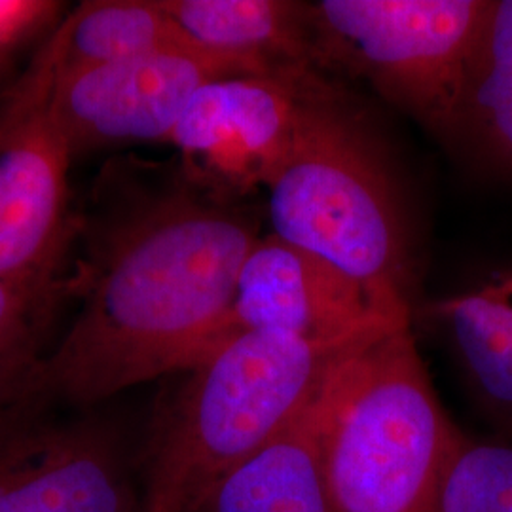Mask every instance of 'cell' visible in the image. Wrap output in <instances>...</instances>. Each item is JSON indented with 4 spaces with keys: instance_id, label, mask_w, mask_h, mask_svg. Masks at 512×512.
<instances>
[{
    "instance_id": "12",
    "label": "cell",
    "mask_w": 512,
    "mask_h": 512,
    "mask_svg": "<svg viewBox=\"0 0 512 512\" xmlns=\"http://www.w3.org/2000/svg\"><path fill=\"white\" fill-rule=\"evenodd\" d=\"M319 427L321 393L285 431L226 476L196 512H336L321 465Z\"/></svg>"
},
{
    "instance_id": "3",
    "label": "cell",
    "mask_w": 512,
    "mask_h": 512,
    "mask_svg": "<svg viewBox=\"0 0 512 512\" xmlns=\"http://www.w3.org/2000/svg\"><path fill=\"white\" fill-rule=\"evenodd\" d=\"M461 437L410 319L351 349L321 391V465L336 512H437Z\"/></svg>"
},
{
    "instance_id": "5",
    "label": "cell",
    "mask_w": 512,
    "mask_h": 512,
    "mask_svg": "<svg viewBox=\"0 0 512 512\" xmlns=\"http://www.w3.org/2000/svg\"><path fill=\"white\" fill-rule=\"evenodd\" d=\"M486 10L488 0L306 2L319 71L365 80L446 145Z\"/></svg>"
},
{
    "instance_id": "15",
    "label": "cell",
    "mask_w": 512,
    "mask_h": 512,
    "mask_svg": "<svg viewBox=\"0 0 512 512\" xmlns=\"http://www.w3.org/2000/svg\"><path fill=\"white\" fill-rule=\"evenodd\" d=\"M55 73H76L190 42L160 0H88L55 27Z\"/></svg>"
},
{
    "instance_id": "20",
    "label": "cell",
    "mask_w": 512,
    "mask_h": 512,
    "mask_svg": "<svg viewBox=\"0 0 512 512\" xmlns=\"http://www.w3.org/2000/svg\"><path fill=\"white\" fill-rule=\"evenodd\" d=\"M137 512H143V511H141V509H139V511H137Z\"/></svg>"
},
{
    "instance_id": "8",
    "label": "cell",
    "mask_w": 512,
    "mask_h": 512,
    "mask_svg": "<svg viewBox=\"0 0 512 512\" xmlns=\"http://www.w3.org/2000/svg\"><path fill=\"white\" fill-rule=\"evenodd\" d=\"M313 74L236 76L203 86L169 137L184 173L228 200L266 188L291 148Z\"/></svg>"
},
{
    "instance_id": "4",
    "label": "cell",
    "mask_w": 512,
    "mask_h": 512,
    "mask_svg": "<svg viewBox=\"0 0 512 512\" xmlns=\"http://www.w3.org/2000/svg\"><path fill=\"white\" fill-rule=\"evenodd\" d=\"M266 190L272 234L327 260L385 310L410 315V251L395 186L321 73L304 86L293 143Z\"/></svg>"
},
{
    "instance_id": "14",
    "label": "cell",
    "mask_w": 512,
    "mask_h": 512,
    "mask_svg": "<svg viewBox=\"0 0 512 512\" xmlns=\"http://www.w3.org/2000/svg\"><path fill=\"white\" fill-rule=\"evenodd\" d=\"M452 147L492 175L512 179V0H488Z\"/></svg>"
},
{
    "instance_id": "13",
    "label": "cell",
    "mask_w": 512,
    "mask_h": 512,
    "mask_svg": "<svg viewBox=\"0 0 512 512\" xmlns=\"http://www.w3.org/2000/svg\"><path fill=\"white\" fill-rule=\"evenodd\" d=\"M475 401L501 437H512V272L435 306Z\"/></svg>"
},
{
    "instance_id": "11",
    "label": "cell",
    "mask_w": 512,
    "mask_h": 512,
    "mask_svg": "<svg viewBox=\"0 0 512 512\" xmlns=\"http://www.w3.org/2000/svg\"><path fill=\"white\" fill-rule=\"evenodd\" d=\"M184 37L268 74L321 73L306 2L293 0H160Z\"/></svg>"
},
{
    "instance_id": "9",
    "label": "cell",
    "mask_w": 512,
    "mask_h": 512,
    "mask_svg": "<svg viewBox=\"0 0 512 512\" xmlns=\"http://www.w3.org/2000/svg\"><path fill=\"white\" fill-rule=\"evenodd\" d=\"M116 427L48 412L0 421V512H137Z\"/></svg>"
},
{
    "instance_id": "10",
    "label": "cell",
    "mask_w": 512,
    "mask_h": 512,
    "mask_svg": "<svg viewBox=\"0 0 512 512\" xmlns=\"http://www.w3.org/2000/svg\"><path fill=\"white\" fill-rule=\"evenodd\" d=\"M410 315L382 308L361 283L285 239H258L215 348L243 332L272 330L306 340H338Z\"/></svg>"
},
{
    "instance_id": "6",
    "label": "cell",
    "mask_w": 512,
    "mask_h": 512,
    "mask_svg": "<svg viewBox=\"0 0 512 512\" xmlns=\"http://www.w3.org/2000/svg\"><path fill=\"white\" fill-rule=\"evenodd\" d=\"M55 42L48 38L8 93L0 143V283L57 304L73 253V152L50 112Z\"/></svg>"
},
{
    "instance_id": "2",
    "label": "cell",
    "mask_w": 512,
    "mask_h": 512,
    "mask_svg": "<svg viewBox=\"0 0 512 512\" xmlns=\"http://www.w3.org/2000/svg\"><path fill=\"white\" fill-rule=\"evenodd\" d=\"M395 321L338 340L256 330L211 349L183 370L154 420L141 511H198L226 476L317 399L351 349Z\"/></svg>"
},
{
    "instance_id": "18",
    "label": "cell",
    "mask_w": 512,
    "mask_h": 512,
    "mask_svg": "<svg viewBox=\"0 0 512 512\" xmlns=\"http://www.w3.org/2000/svg\"><path fill=\"white\" fill-rule=\"evenodd\" d=\"M61 12L50 0H0V69L29 38L52 25Z\"/></svg>"
},
{
    "instance_id": "17",
    "label": "cell",
    "mask_w": 512,
    "mask_h": 512,
    "mask_svg": "<svg viewBox=\"0 0 512 512\" xmlns=\"http://www.w3.org/2000/svg\"><path fill=\"white\" fill-rule=\"evenodd\" d=\"M437 512H512V437H461Z\"/></svg>"
},
{
    "instance_id": "7",
    "label": "cell",
    "mask_w": 512,
    "mask_h": 512,
    "mask_svg": "<svg viewBox=\"0 0 512 512\" xmlns=\"http://www.w3.org/2000/svg\"><path fill=\"white\" fill-rule=\"evenodd\" d=\"M236 76H270L238 57L194 42L55 73L50 112L73 156L93 150L167 141L203 86Z\"/></svg>"
},
{
    "instance_id": "19",
    "label": "cell",
    "mask_w": 512,
    "mask_h": 512,
    "mask_svg": "<svg viewBox=\"0 0 512 512\" xmlns=\"http://www.w3.org/2000/svg\"><path fill=\"white\" fill-rule=\"evenodd\" d=\"M6 131H8V116H6V110H2L0 112V143L6 137Z\"/></svg>"
},
{
    "instance_id": "16",
    "label": "cell",
    "mask_w": 512,
    "mask_h": 512,
    "mask_svg": "<svg viewBox=\"0 0 512 512\" xmlns=\"http://www.w3.org/2000/svg\"><path fill=\"white\" fill-rule=\"evenodd\" d=\"M54 302L0 283V421L31 410L38 368L52 348Z\"/></svg>"
},
{
    "instance_id": "1",
    "label": "cell",
    "mask_w": 512,
    "mask_h": 512,
    "mask_svg": "<svg viewBox=\"0 0 512 512\" xmlns=\"http://www.w3.org/2000/svg\"><path fill=\"white\" fill-rule=\"evenodd\" d=\"M150 175L152 165L110 160L76 215L65 291L80 306L38 368L33 412L103 403L183 372L217 344L260 239L255 222L183 167L167 184Z\"/></svg>"
}]
</instances>
